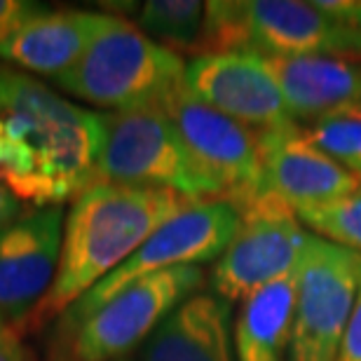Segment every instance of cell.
Returning <instances> with one entry per match:
<instances>
[{
    "instance_id": "cell-1",
    "label": "cell",
    "mask_w": 361,
    "mask_h": 361,
    "mask_svg": "<svg viewBox=\"0 0 361 361\" xmlns=\"http://www.w3.org/2000/svg\"><path fill=\"white\" fill-rule=\"evenodd\" d=\"M104 113L0 66V183L33 209L63 207L99 180Z\"/></svg>"
},
{
    "instance_id": "cell-2",
    "label": "cell",
    "mask_w": 361,
    "mask_h": 361,
    "mask_svg": "<svg viewBox=\"0 0 361 361\" xmlns=\"http://www.w3.org/2000/svg\"><path fill=\"white\" fill-rule=\"evenodd\" d=\"M197 204L204 202L160 188H134L106 180L90 185L73 200L66 214L54 284L17 331L35 334L47 326L129 261L164 223Z\"/></svg>"
},
{
    "instance_id": "cell-3",
    "label": "cell",
    "mask_w": 361,
    "mask_h": 361,
    "mask_svg": "<svg viewBox=\"0 0 361 361\" xmlns=\"http://www.w3.org/2000/svg\"><path fill=\"white\" fill-rule=\"evenodd\" d=\"M185 63L183 56L157 45L134 24L108 14L87 52L54 85L108 113L162 108L183 87Z\"/></svg>"
},
{
    "instance_id": "cell-4",
    "label": "cell",
    "mask_w": 361,
    "mask_h": 361,
    "mask_svg": "<svg viewBox=\"0 0 361 361\" xmlns=\"http://www.w3.org/2000/svg\"><path fill=\"white\" fill-rule=\"evenodd\" d=\"M204 281L207 274L200 265H180L132 281L82 322L59 329L54 357L63 361L125 359L180 302L200 293Z\"/></svg>"
},
{
    "instance_id": "cell-5",
    "label": "cell",
    "mask_w": 361,
    "mask_h": 361,
    "mask_svg": "<svg viewBox=\"0 0 361 361\" xmlns=\"http://www.w3.org/2000/svg\"><path fill=\"white\" fill-rule=\"evenodd\" d=\"M104 122L106 139L99 160V180L174 190L197 202L221 200L162 108L104 113Z\"/></svg>"
},
{
    "instance_id": "cell-6",
    "label": "cell",
    "mask_w": 361,
    "mask_h": 361,
    "mask_svg": "<svg viewBox=\"0 0 361 361\" xmlns=\"http://www.w3.org/2000/svg\"><path fill=\"white\" fill-rule=\"evenodd\" d=\"M240 226L226 251L214 263L212 293L235 302L298 268L310 233L295 209L270 190L233 202Z\"/></svg>"
},
{
    "instance_id": "cell-7",
    "label": "cell",
    "mask_w": 361,
    "mask_h": 361,
    "mask_svg": "<svg viewBox=\"0 0 361 361\" xmlns=\"http://www.w3.org/2000/svg\"><path fill=\"white\" fill-rule=\"evenodd\" d=\"M361 286V254L310 235L298 261V291L286 361H336Z\"/></svg>"
},
{
    "instance_id": "cell-8",
    "label": "cell",
    "mask_w": 361,
    "mask_h": 361,
    "mask_svg": "<svg viewBox=\"0 0 361 361\" xmlns=\"http://www.w3.org/2000/svg\"><path fill=\"white\" fill-rule=\"evenodd\" d=\"M237 226H240V214L226 200L204 202V204H197L174 216L155 235H150L129 261H125L118 270L101 279L92 291L85 293L80 300L73 302L59 317L56 329H68L82 322L118 291H122L132 281L146 277V274L180 268V265L216 263L235 237Z\"/></svg>"
},
{
    "instance_id": "cell-9",
    "label": "cell",
    "mask_w": 361,
    "mask_h": 361,
    "mask_svg": "<svg viewBox=\"0 0 361 361\" xmlns=\"http://www.w3.org/2000/svg\"><path fill=\"white\" fill-rule=\"evenodd\" d=\"M162 111L174 122L188 153L221 200L233 204L265 190L256 129L209 108L190 97L185 87L171 94Z\"/></svg>"
},
{
    "instance_id": "cell-10",
    "label": "cell",
    "mask_w": 361,
    "mask_h": 361,
    "mask_svg": "<svg viewBox=\"0 0 361 361\" xmlns=\"http://www.w3.org/2000/svg\"><path fill=\"white\" fill-rule=\"evenodd\" d=\"M63 223V207H47L24 212L0 228V319L14 329L54 284Z\"/></svg>"
},
{
    "instance_id": "cell-11",
    "label": "cell",
    "mask_w": 361,
    "mask_h": 361,
    "mask_svg": "<svg viewBox=\"0 0 361 361\" xmlns=\"http://www.w3.org/2000/svg\"><path fill=\"white\" fill-rule=\"evenodd\" d=\"M183 87L202 104L256 132L293 122L261 54L192 56L185 63Z\"/></svg>"
},
{
    "instance_id": "cell-12",
    "label": "cell",
    "mask_w": 361,
    "mask_h": 361,
    "mask_svg": "<svg viewBox=\"0 0 361 361\" xmlns=\"http://www.w3.org/2000/svg\"><path fill=\"white\" fill-rule=\"evenodd\" d=\"M258 150L265 190L279 195L295 212L341 200L361 183L359 176L324 153L298 122L261 129Z\"/></svg>"
},
{
    "instance_id": "cell-13",
    "label": "cell",
    "mask_w": 361,
    "mask_h": 361,
    "mask_svg": "<svg viewBox=\"0 0 361 361\" xmlns=\"http://www.w3.org/2000/svg\"><path fill=\"white\" fill-rule=\"evenodd\" d=\"M247 52L261 56H343L361 61V31L314 3L242 0Z\"/></svg>"
},
{
    "instance_id": "cell-14",
    "label": "cell",
    "mask_w": 361,
    "mask_h": 361,
    "mask_svg": "<svg viewBox=\"0 0 361 361\" xmlns=\"http://www.w3.org/2000/svg\"><path fill=\"white\" fill-rule=\"evenodd\" d=\"M108 14L45 10L31 14L0 42V59L45 78H61L80 61L92 40L106 26Z\"/></svg>"
},
{
    "instance_id": "cell-15",
    "label": "cell",
    "mask_w": 361,
    "mask_h": 361,
    "mask_svg": "<svg viewBox=\"0 0 361 361\" xmlns=\"http://www.w3.org/2000/svg\"><path fill=\"white\" fill-rule=\"evenodd\" d=\"M233 329V302L200 291L150 334L141 361H237Z\"/></svg>"
},
{
    "instance_id": "cell-16",
    "label": "cell",
    "mask_w": 361,
    "mask_h": 361,
    "mask_svg": "<svg viewBox=\"0 0 361 361\" xmlns=\"http://www.w3.org/2000/svg\"><path fill=\"white\" fill-rule=\"evenodd\" d=\"M293 122L361 106V61L343 56H263Z\"/></svg>"
},
{
    "instance_id": "cell-17",
    "label": "cell",
    "mask_w": 361,
    "mask_h": 361,
    "mask_svg": "<svg viewBox=\"0 0 361 361\" xmlns=\"http://www.w3.org/2000/svg\"><path fill=\"white\" fill-rule=\"evenodd\" d=\"M298 268L240 302L235 319L237 361H286L291 345Z\"/></svg>"
},
{
    "instance_id": "cell-18",
    "label": "cell",
    "mask_w": 361,
    "mask_h": 361,
    "mask_svg": "<svg viewBox=\"0 0 361 361\" xmlns=\"http://www.w3.org/2000/svg\"><path fill=\"white\" fill-rule=\"evenodd\" d=\"M204 24L200 0H148L136 14V28L171 52H195Z\"/></svg>"
},
{
    "instance_id": "cell-19",
    "label": "cell",
    "mask_w": 361,
    "mask_h": 361,
    "mask_svg": "<svg viewBox=\"0 0 361 361\" xmlns=\"http://www.w3.org/2000/svg\"><path fill=\"white\" fill-rule=\"evenodd\" d=\"M302 129L324 153L361 178V106L341 108Z\"/></svg>"
},
{
    "instance_id": "cell-20",
    "label": "cell",
    "mask_w": 361,
    "mask_h": 361,
    "mask_svg": "<svg viewBox=\"0 0 361 361\" xmlns=\"http://www.w3.org/2000/svg\"><path fill=\"white\" fill-rule=\"evenodd\" d=\"M298 219L322 240L361 254V183L355 192L329 204L300 209Z\"/></svg>"
},
{
    "instance_id": "cell-21",
    "label": "cell",
    "mask_w": 361,
    "mask_h": 361,
    "mask_svg": "<svg viewBox=\"0 0 361 361\" xmlns=\"http://www.w3.org/2000/svg\"><path fill=\"white\" fill-rule=\"evenodd\" d=\"M336 361H361V286H359L355 307H352L348 329H345Z\"/></svg>"
},
{
    "instance_id": "cell-22",
    "label": "cell",
    "mask_w": 361,
    "mask_h": 361,
    "mask_svg": "<svg viewBox=\"0 0 361 361\" xmlns=\"http://www.w3.org/2000/svg\"><path fill=\"white\" fill-rule=\"evenodd\" d=\"M38 10H40V5L28 3V0H0V42H3L21 21H26Z\"/></svg>"
},
{
    "instance_id": "cell-23",
    "label": "cell",
    "mask_w": 361,
    "mask_h": 361,
    "mask_svg": "<svg viewBox=\"0 0 361 361\" xmlns=\"http://www.w3.org/2000/svg\"><path fill=\"white\" fill-rule=\"evenodd\" d=\"M314 7H319L341 24L361 31V0H314Z\"/></svg>"
},
{
    "instance_id": "cell-24",
    "label": "cell",
    "mask_w": 361,
    "mask_h": 361,
    "mask_svg": "<svg viewBox=\"0 0 361 361\" xmlns=\"http://www.w3.org/2000/svg\"><path fill=\"white\" fill-rule=\"evenodd\" d=\"M0 361H35L26 345L21 343L19 331L3 319H0Z\"/></svg>"
},
{
    "instance_id": "cell-25",
    "label": "cell",
    "mask_w": 361,
    "mask_h": 361,
    "mask_svg": "<svg viewBox=\"0 0 361 361\" xmlns=\"http://www.w3.org/2000/svg\"><path fill=\"white\" fill-rule=\"evenodd\" d=\"M24 214V202H19L7 188L0 183V228L12 223L14 219Z\"/></svg>"
},
{
    "instance_id": "cell-26",
    "label": "cell",
    "mask_w": 361,
    "mask_h": 361,
    "mask_svg": "<svg viewBox=\"0 0 361 361\" xmlns=\"http://www.w3.org/2000/svg\"><path fill=\"white\" fill-rule=\"evenodd\" d=\"M52 361H63V359H56V357H54ZM120 361H129V359H120Z\"/></svg>"
}]
</instances>
